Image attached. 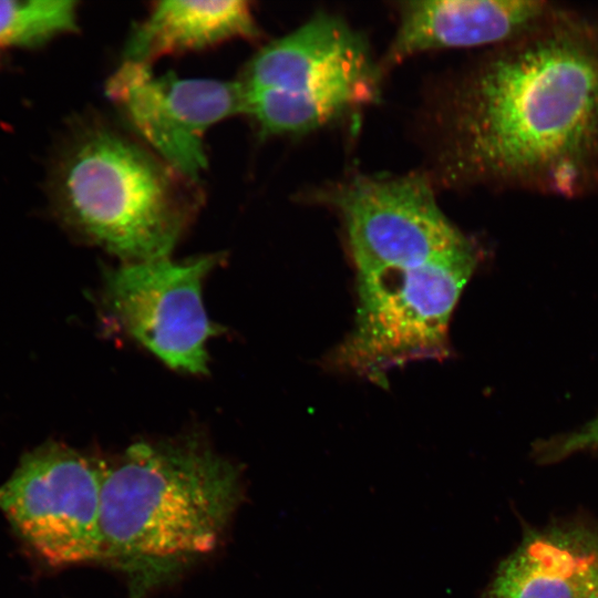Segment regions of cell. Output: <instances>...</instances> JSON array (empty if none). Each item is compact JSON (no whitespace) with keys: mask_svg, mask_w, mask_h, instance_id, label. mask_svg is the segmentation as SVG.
I'll return each mask as SVG.
<instances>
[{"mask_svg":"<svg viewBox=\"0 0 598 598\" xmlns=\"http://www.w3.org/2000/svg\"><path fill=\"white\" fill-rule=\"evenodd\" d=\"M432 117L445 185L567 198L595 190L598 16L555 6L452 80Z\"/></svg>","mask_w":598,"mask_h":598,"instance_id":"cell-1","label":"cell"},{"mask_svg":"<svg viewBox=\"0 0 598 598\" xmlns=\"http://www.w3.org/2000/svg\"><path fill=\"white\" fill-rule=\"evenodd\" d=\"M48 195L60 224L125 262L168 257L200 204L198 182L92 117L73 122L60 143Z\"/></svg>","mask_w":598,"mask_h":598,"instance_id":"cell-2","label":"cell"},{"mask_svg":"<svg viewBox=\"0 0 598 598\" xmlns=\"http://www.w3.org/2000/svg\"><path fill=\"white\" fill-rule=\"evenodd\" d=\"M239 497L235 465L200 440L134 444L105 462L103 558L164 563L208 553Z\"/></svg>","mask_w":598,"mask_h":598,"instance_id":"cell-3","label":"cell"},{"mask_svg":"<svg viewBox=\"0 0 598 598\" xmlns=\"http://www.w3.org/2000/svg\"><path fill=\"white\" fill-rule=\"evenodd\" d=\"M383 70L367 39L342 18L318 12L262 47L237 81L244 115L267 136H298L374 103Z\"/></svg>","mask_w":598,"mask_h":598,"instance_id":"cell-4","label":"cell"},{"mask_svg":"<svg viewBox=\"0 0 598 598\" xmlns=\"http://www.w3.org/2000/svg\"><path fill=\"white\" fill-rule=\"evenodd\" d=\"M478 257L474 245L423 266L359 275L354 328L333 362L380 382L396 365L445 355L452 312Z\"/></svg>","mask_w":598,"mask_h":598,"instance_id":"cell-5","label":"cell"},{"mask_svg":"<svg viewBox=\"0 0 598 598\" xmlns=\"http://www.w3.org/2000/svg\"><path fill=\"white\" fill-rule=\"evenodd\" d=\"M316 197L340 215L358 275L423 266L475 245L441 210L423 174L355 175Z\"/></svg>","mask_w":598,"mask_h":598,"instance_id":"cell-6","label":"cell"},{"mask_svg":"<svg viewBox=\"0 0 598 598\" xmlns=\"http://www.w3.org/2000/svg\"><path fill=\"white\" fill-rule=\"evenodd\" d=\"M105 462L60 443L22 458L0 486V508L51 566L103 558L101 528Z\"/></svg>","mask_w":598,"mask_h":598,"instance_id":"cell-7","label":"cell"},{"mask_svg":"<svg viewBox=\"0 0 598 598\" xmlns=\"http://www.w3.org/2000/svg\"><path fill=\"white\" fill-rule=\"evenodd\" d=\"M219 254L125 262L105 274L103 300L121 328L173 369L206 373L208 340L220 332L205 310L203 282Z\"/></svg>","mask_w":598,"mask_h":598,"instance_id":"cell-8","label":"cell"},{"mask_svg":"<svg viewBox=\"0 0 598 598\" xmlns=\"http://www.w3.org/2000/svg\"><path fill=\"white\" fill-rule=\"evenodd\" d=\"M105 93L144 144L195 182L207 167L205 133L244 113L237 81L157 76L151 66L130 61L111 75Z\"/></svg>","mask_w":598,"mask_h":598,"instance_id":"cell-9","label":"cell"},{"mask_svg":"<svg viewBox=\"0 0 598 598\" xmlns=\"http://www.w3.org/2000/svg\"><path fill=\"white\" fill-rule=\"evenodd\" d=\"M548 1L426 0L399 3V23L382 70L437 49L495 48L525 33L554 8Z\"/></svg>","mask_w":598,"mask_h":598,"instance_id":"cell-10","label":"cell"},{"mask_svg":"<svg viewBox=\"0 0 598 598\" xmlns=\"http://www.w3.org/2000/svg\"><path fill=\"white\" fill-rule=\"evenodd\" d=\"M260 34L247 1H158L131 32L124 61L151 64L166 55Z\"/></svg>","mask_w":598,"mask_h":598,"instance_id":"cell-11","label":"cell"},{"mask_svg":"<svg viewBox=\"0 0 598 598\" xmlns=\"http://www.w3.org/2000/svg\"><path fill=\"white\" fill-rule=\"evenodd\" d=\"M584 527L534 530L498 566L483 598H578Z\"/></svg>","mask_w":598,"mask_h":598,"instance_id":"cell-12","label":"cell"},{"mask_svg":"<svg viewBox=\"0 0 598 598\" xmlns=\"http://www.w3.org/2000/svg\"><path fill=\"white\" fill-rule=\"evenodd\" d=\"M72 0H0V49H35L78 29Z\"/></svg>","mask_w":598,"mask_h":598,"instance_id":"cell-13","label":"cell"},{"mask_svg":"<svg viewBox=\"0 0 598 598\" xmlns=\"http://www.w3.org/2000/svg\"><path fill=\"white\" fill-rule=\"evenodd\" d=\"M580 452H598V414L581 427L534 443L537 463L550 464Z\"/></svg>","mask_w":598,"mask_h":598,"instance_id":"cell-14","label":"cell"},{"mask_svg":"<svg viewBox=\"0 0 598 598\" xmlns=\"http://www.w3.org/2000/svg\"><path fill=\"white\" fill-rule=\"evenodd\" d=\"M578 598H598V530L584 527Z\"/></svg>","mask_w":598,"mask_h":598,"instance_id":"cell-15","label":"cell"}]
</instances>
